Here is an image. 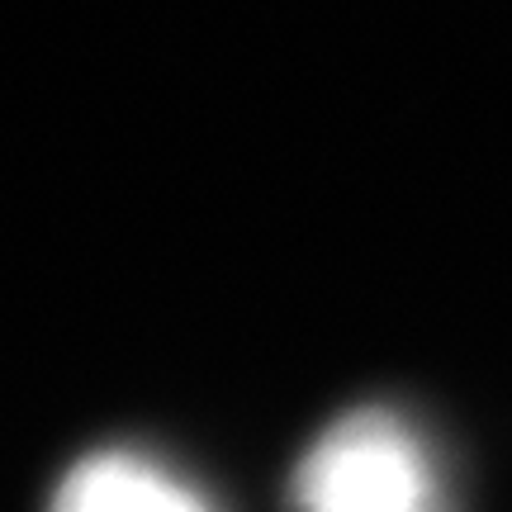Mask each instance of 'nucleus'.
I'll return each instance as SVG.
<instances>
[{"instance_id": "nucleus-2", "label": "nucleus", "mask_w": 512, "mask_h": 512, "mask_svg": "<svg viewBox=\"0 0 512 512\" xmlns=\"http://www.w3.org/2000/svg\"><path fill=\"white\" fill-rule=\"evenodd\" d=\"M48 512H219L195 479L147 451H95L53 489Z\"/></svg>"}, {"instance_id": "nucleus-1", "label": "nucleus", "mask_w": 512, "mask_h": 512, "mask_svg": "<svg viewBox=\"0 0 512 512\" xmlns=\"http://www.w3.org/2000/svg\"><path fill=\"white\" fill-rule=\"evenodd\" d=\"M299 512H451L432 441L394 408H351L294 470Z\"/></svg>"}]
</instances>
